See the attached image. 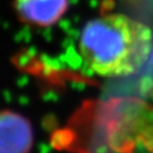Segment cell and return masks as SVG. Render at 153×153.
Segmentation results:
<instances>
[{
	"instance_id": "1",
	"label": "cell",
	"mask_w": 153,
	"mask_h": 153,
	"mask_svg": "<svg viewBox=\"0 0 153 153\" xmlns=\"http://www.w3.org/2000/svg\"><path fill=\"white\" fill-rule=\"evenodd\" d=\"M151 30L123 14H105L85 24L78 41L83 60L101 76L134 74L150 57Z\"/></svg>"
},
{
	"instance_id": "3",
	"label": "cell",
	"mask_w": 153,
	"mask_h": 153,
	"mask_svg": "<svg viewBox=\"0 0 153 153\" xmlns=\"http://www.w3.org/2000/svg\"><path fill=\"white\" fill-rule=\"evenodd\" d=\"M34 129L28 118L18 111L0 110V153H31Z\"/></svg>"
},
{
	"instance_id": "2",
	"label": "cell",
	"mask_w": 153,
	"mask_h": 153,
	"mask_svg": "<svg viewBox=\"0 0 153 153\" xmlns=\"http://www.w3.org/2000/svg\"><path fill=\"white\" fill-rule=\"evenodd\" d=\"M98 134L116 152L131 151L137 143L153 150V110L136 99H116L99 110Z\"/></svg>"
},
{
	"instance_id": "4",
	"label": "cell",
	"mask_w": 153,
	"mask_h": 153,
	"mask_svg": "<svg viewBox=\"0 0 153 153\" xmlns=\"http://www.w3.org/2000/svg\"><path fill=\"white\" fill-rule=\"evenodd\" d=\"M68 0H14L19 21L30 26L49 27L65 15Z\"/></svg>"
},
{
	"instance_id": "5",
	"label": "cell",
	"mask_w": 153,
	"mask_h": 153,
	"mask_svg": "<svg viewBox=\"0 0 153 153\" xmlns=\"http://www.w3.org/2000/svg\"><path fill=\"white\" fill-rule=\"evenodd\" d=\"M150 73H151V75H153V44L152 49H151V53H150Z\"/></svg>"
}]
</instances>
